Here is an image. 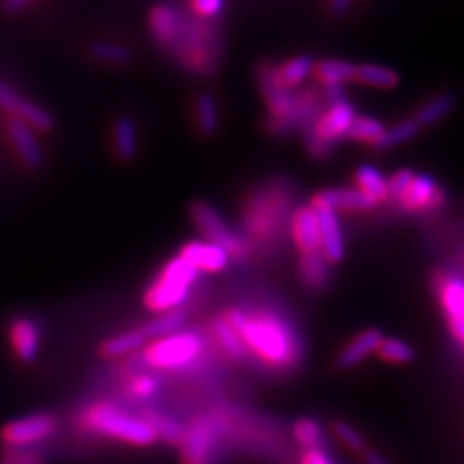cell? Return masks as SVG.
I'll return each mask as SVG.
<instances>
[{
  "label": "cell",
  "mask_w": 464,
  "mask_h": 464,
  "mask_svg": "<svg viewBox=\"0 0 464 464\" xmlns=\"http://www.w3.org/2000/svg\"><path fill=\"white\" fill-rule=\"evenodd\" d=\"M293 237L302 254L322 252L319 248V225L314 206L300 208L293 217Z\"/></svg>",
  "instance_id": "16"
},
{
  "label": "cell",
  "mask_w": 464,
  "mask_h": 464,
  "mask_svg": "<svg viewBox=\"0 0 464 464\" xmlns=\"http://www.w3.org/2000/svg\"><path fill=\"white\" fill-rule=\"evenodd\" d=\"M182 22L184 18L170 6H157L151 10L150 16V27L153 37L167 49H172L174 43H177L182 29Z\"/></svg>",
  "instance_id": "19"
},
{
  "label": "cell",
  "mask_w": 464,
  "mask_h": 464,
  "mask_svg": "<svg viewBox=\"0 0 464 464\" xmlns=\"http://www.w3.org/2000/svg\"><path fill=\"white\" fill-rule=\"evenodd\" d=\"M412 179H414V172L409 169H402V170L395 172L393 177L387 180V199L399 201V198L404 194V190L409 188Z\"/></svg>",
  "instance_id": "39"
},
{
  "label": "cell",
  "mask_w": 464,
  "mask_h": 464,
  "mask_svg": "<svg viewBox=\"0 0 464 464\" xmlns=\"http://www.w3.org/2000/svg\"><path fill=\"white\" fill-rule=\"evenodd\" d=\"M225 0H192V8L201 18H215L223 10Z\"/></svg>",
  "instance_id": "40"
},
{
  "label": "cell",
  "mask_w": 464,
  "mask_h": 464,
  "mask_svg": "<svg viewBox=\"0 0 464 464\" xmlns=\"http://www.w3.org/2000/svg\"><path fill=\"white\" fill-rule=\"evenodd\" d=\"M10 343H12L14 353H16V356L22 362H34L41 344L37 325L32 322V319L18 317L10 327Z\"/></svg>",
  "instance_id": "17"
},
{
  "label": "cell",
  "mask_w": 464,
  "mask_h": 464,
  "mask_svg": "<svg viewBox=\"0 0 464 464\" xmlns=\"http://www.w3.org/2000/svg\"><path fill=\"white\" fill-rule=\"evenodd\" d=\"M215 443V426L208 418H196L184 430L180 449L184 464H206Z\"/></svg>",
  "instance_id": "8"
},
{
  "label": "cell",
  "mask_w": 464,
  "mask_h": 464,
  "mask_svg": "<svg viewBox=\"0 0 464 464\" xmlns=\"http://www.w3.org/2000/svg\"><path fill=\"white\" fill-rule=\"evenodd\" d=\"M145 341H148V337L143 335L141 329H132V331L121 333V335H114V337L103 341V344L99 346V353L105 358L126 356L130 353H134L136 348L143 346Z\"/></svg>",
  "instance_id": "21"
},
{
  "label": "cell",
  "mask_w": 464,
  "mask_h": 464,
  "mask_svg": "<svg viewBox=\"0 0 464 464\" xmlns=\"http://www.w3.org/2000/svg\"><path fill=\"white\" fill-rule=\"evenodd\" d=\"M161 277L170 279V281H177V283H180V285L190 288V286L198 281L199 271H198L194 266L188 264L186 259H182V257L179 256L177 259L169 261V264L165 266V269L161 271Z\"/></svg>",
  "instance_id": "36"
},
{
  "label": "cell",
  "mask_w": 464,
  "mask_h": 464,
  "mask_svg": "<svg viewBox=\"0 0 464 464\" xmlns=\"http://www.w3.org/2000/svg\"><path fill=\"white\" fill-rule=\"evenodd\" d=\"M312 72H314L312 58L296 56V58H290V61L285 63L281 68H275V76H277L279 83L285 87V90H290V87L300 85L312 74Z\"/></svg>",
  "instance_id": "25"
},
{
  "label": "cell",
  "mask_w": 464,
  "mask_h": 464,
  "mask_svg": "<svg viewBox=\"0 0 464 464\" xmlns=\"http://www.w3.org/2000/svg\"><path fill=\"white\" fill-rule=\"evenodd\" d=\"M443 201V192L440 190L438 182H435L428 174H414L409 188H406L404 194L399 198L401 208L406 211H424L438 208Z\"/></svg>",
  "instance_id": "9"
},
{
  "label": "cell",
  "mask_w": 464,
  "mask_h": 464,
  "mask_svg": "<svg viewBox=\"0 0 464 464\" xmlns=\"http://www.w3.org/2000/svg\"><path fill=\"white\" fill-rule=\"evenodd\" d=\"M354 119H356V112L348 101L341 99V101H335V103H331V107L319 116L308 136L306 143H308L310 155L325 159L331 153L333 145L346 136L348 128H351Z\"/></svg>",
  "instance_id": "3"
},
{
  "label": "cell",
  "mask_w": 464,
  "mask_h": 464,
  "mask_svg": "<svg viewBox=\"0 0 464 464\" xmlns=\"http://www.w3.org/2000/svg\"><path fill=\"white\" fill-rule=\"evenodd\" d=\"M295 435L304 447L314 449L319 443V440H322V428H319L315 420L304 418V420H298V422H296Z\"/></svg>",
  "instance_id": "37"
},
{
  "label": "cell",
  "mask_w": 464,
  "mask_h": 464,
  "mask_svg": "<svg viewBox=\"0 0 464 464\" xmlns=\"http://www.w3.org/2000/svg\"><path fill=\"white\" fill-rule=\"evenodd\" d=\"M348 6H351V0H331V12L335 14V16L344 14Z\"/></svg>",
  "instance_id": "45"
},
{
  "label": "cell",
  "mask_w": 464,
  "mask_h": 464,
  "mask_svg": "<svg viewBox=\"0 0 464 464\" xmlns=\"http://www.w3.org/2000/svg\"><path fill=\"white\" fill-rule=\"evenodd\" d=\"M180 257L186 259L188 264L194 266L199 273L201 271H223L228 264V254L219 248V246H215L211 242H190L186 244Z\"/></svg>",
  "instance_id": "14"
},
{
  "label": "cell",
  "mask_w": 464,
  "mask_h": 464,
  "mask_svg": "<svg viewBox=\"0 0 464 464\" xmlns=\"http://www.w3.org/2000/svg\"><path fill=\"white\" fill-rule=\"evenodd\" d=\"M333 431H335L337 438L356 453H364L366 451V441L362 438L360 431H356L353 426H348L346 422H335L333 424Z\"/></svg>",
  "instance_id": "38"
},
{
  "label": "cell",
  "mask_w": 464,
  "mask_h": 464,
  "mask_svg": "<svg viewBox=\"0 0 464 464\" xmlns=\"http://www.w3.org/2000/svg\"><path fill=\"white\" fill-rule=\"evenodd\" d=\"M186 322V314L180 310H172V312H165L163 315H159L153 322H150L148 325H143L141 331L143 335L148 337V341L151 339H163L167 335H172L177 333Z\"/></svg>",
  "instance_id": "30"
},
{
  "label": "cell",
  "mask_w": 464,
  "mask_h": 464,
  "mask_svg": "<svg viewBox=\"0 0 464 464\" xmlns=\"http://www.w3.org/2000/svg\"><path fill=\"white\" fill-rule=\"evenodd\" d=\"M441 304L449 319V329L459 343L464 341V288L459 277H447L440 286Z\"/></svg>",
  "instance_id": "12"
},
{
  "label": "cell",
  "mask_w": 464,
  "mask_h": 464,
  "mask_svg": "<svg viewBox=\"0 0 464 464\" xmlns=\"http://www.w3.org/2000/svg\"><path fill=\"white\" fill-rule=\"evenodd\" d=\"M141 420L153 430L157 440H163L172 445H180L184 428L177 422V420H172V418H169L161 412H155V411H145L141 414Z\"/></svg>",
  "instance_id": "23"
},
{
  "label": "cell",
  "mask_w": 464,
  "mask_h": 464,
  "mask_svg": "<svg viewBox=\"0 0 464 464\" xmlns=\"http://www.w3.org/2000/svg\"><path fill=\"white\" fill-rule=\"evenodd\" d=\"M0 107L8 111L16 121L35 130H45L47 132V130L54 128V119L47 109H43L37 103H34V101L22 97L16 90H12L10 85L3 82H0Z\"/></svg>",
  "instance_id": "6"
},
{
  "label": "cell",
  "mask_w": 464,
  "mask_h": 464,
  "mask_svg": "<svg viewBox=\"0 0 464 464\" xmlns=\"http://www.w3.org/2000/svg\"><path fill=\"white\" fill-rule=\"evenodd\" d=\"M196 121L198 130L203 136H213L219 128V109L217 101L209 93H201L196 101Z\"/></svg>",
  "instance_id": "31"
},
{
  "label": "cell",
  "mask_w": 464,
  "mask_h": 464,
  "mask_svg": "<svg viewBox=\"0 0 464 464\" xmlns=\"http://www.w3.org/2000/svg\"><path fill=\"white\" fill-rule=\"evenodd\" d=\"M188 286L170 281L165 277H159V281L145 293L143 302L145 306L153 312H172L177 310L180 304L188 298Z\"/></svg>",
  "instance_id": "13"
},
{
  "label": "cell",
  "mask_w": 464,
  "mask_h": 464,
  "mask_svg": "<svg viewBox=\"0 0 464 464\" xmlns=\"http://www.w3.org/2000/svg\"><path fill=\"white\" fill-rule=\"evenodd\" d=\"M34 0H3V10L8 14H16L20 10H24L25 6L32 5Z\"/></svg>",
  "instance_id": "43"
},
{
  "label": "cell",
  "mask_w": 464,
  "mask_h": 464,
  "mask_svg": "<svg viewBox=\"0 0 464 464\" xmlns=\"http://www.w3.org/2000/svg\"><path fill=\"white\" fill-rule=\"evenodd\" d=\"M315 76L319 82L327 85H344L353 82L356 76V66L348 61H322L315 68Z\"/></svg>",
  "instance_id": "27"
},
{
  "label": "cell",
  "mask_w": 464,
  "mask_h": 464,
  "mask_svg": "<svg viewBox=\"0 0 464 464\" xmlns=\"http://www.w3.org/2000/svg\"><path fill=\"white\" fill-rule=\"evenodd\" d=\"M312 206L327 208L331 211H368L375 206V201L364 192H360L358 188H329V190L315 194Z\"/></svg>",
  "instance_id": "11"
},
{
  "label": "cell",
  "mask_w": 464,
  "mask_h": 464,
  "mask_svg": "<svg viewBox=\"0 0 464 464\" xmlns=\"http://www.w3.org/2000/svg\"><path fill=\"white\" fill-rule=\"evenodd\" d=\"M375 353L382 360L393 362V364H411L414 360V348L401 339H382Z\"/></svg>",
  "instance_id": "34"
},
{
  "label": "cell",
  "mask_w": 464,
  "mask_h": 464,
  "mask_svg": "<svg viewBox=\"0 0 464 464\" xmlns=\"http://www.w3.org/2000/svg\"><path fill=\"white\" fill-rule=\"evenodd\" d=\"M364 460H366V464H391L385 457H382L380 453H375V451H372V449H366L364 453Z\"/></svg>",
  "instance_id": "44"
},
{
  "label": "cell",
  "mask_w": 464,
  "mask_h": 464,
  "mask_svg": "<svg viewBox=\"0 0 464 464\" xmlns=\"http://www.w3.org/2000/svg\"><path fill=\"white\" fill-rule=\"evenodd\" d=\"M302 464H333V462L324 451H319V449L314 447V449H308L306 455L302 457Z\"/></svg>",
  "instance_id": "42"
},
{
  "label": "cell",
  "mask_w": 464,
  "mask_h": 464,
  "mask_svg": "<svg viewBox=\"0 0 464 464\" xmlns=\"http://www.w3.org/2000/svg\"><path fill=\"white\" fill-rule=\"evenodd\" d=\"M418 132H420V128L412 119L402 121L395 126L385 128L383 134L377 138V141H373V150H377V151L395 150V148H399V145L411 141L414 136H418Z\"/></svg>",
  "instance_id": "28"
},
{
  "label": "cell",
  "mask_w": 464,
  "mask_h": 464,
  "mask_svg": "<svg viewBox=\"0 0 464 464\" xmlns=\"http://www.w3.org/2000/svg\"><path fill=\"white\" fill-rule=\"evenodd\" d=\"M92 54L101 63L107 64H128L132 53L126 47L119 45V43H109V41H95L92 45Z\"/></svg>",
  "instance_id": "35"
},
{
  "label": "cell",
  "mask_w": 464,
  "mask_h": 464,
  "mask_svg": "<svg viewBox=\"0 0 464 464\" xmlns=\"http://www.w3.org/2000/svg\"><path fill=\"white\" fill-rule=\"evenodd\" d=\"M213 329H215V335H217V339H219L221 346L232 358L240 360L246 356V346L238 335V331L232 329L225 317H217L213 322Z\"/></svg>",
  "instance_id": "33"
},
{
  "label": "cell",
  "mask_w": 464,
  "mask_h": 464,
  "mask_svg": "<svg viewBox=\"0 0 464 464\" xmlns=\"http://www.w3.org/2000/svg\"><path fill=\"white\" fill-rule=\"evenodd\" d=\"M360 83L377 87V90H393L399 83V74L395 70L385 68V66H377V64H360L356 66V76Z\"/></svg>",
  "instance_id": "26"
},
{
  "label": "cell",
  "mask_w": 464,
  "mask_h": 464,
  "mask_svg": "<svg viewBox=\"0 0 464 464\" xmlns=\"http://www.w3.org/2000/svg\"><path fill=\"white\" fill-rule=\"evenodd\" d=\"M83 422L93 431L107 435V438L119 440L130 445L148 447L157 441L153 430L143 422L141 416H134L121 411L119 406L99 402L87 411Z\"/></svg>",
  "instance_id": "1"
},
{
  "label": "cell",
  "mask_w": 464,
  "mask_h": 464,
  "mask_svg": "<svg viewBox=\"0 0 464 464\" xmlns=\"http://www.w3.org/2000/svg\"><path fill=\"white\" fill-rule=\"evenodd\" d=\"M382 339H383L382 333L377 329L362 331L351 344H346L339 353L337 362H335L337 370H343V372L351 370L356 364H360V362H364L372 353H375V348H377V344H380Z\"/></svg>",
  "instance_id": "18"
},
{
  "label": "cell",
  "mask_w": 464,
  "mask_h": 464,
  "mask_svg": "<svg viewBox=\"0 0 464 464\" xmlns=\"http://www.w3.org/2000/svg\"><path fill=\"white\" fill-rule=\"evenodd\" d=\"M130 391L140 399H150L157 391V382L150 375H140L132 382V385H130Z\"/></svg>",
  "instance_id": "41"
},
{
  "label": "cell",
  "mask_w": 464,
  "mask_h": 464,
  "mask_svg": "<svg viewBox=\"0 0 464 464\" xmlns=\"http://www.w3.org/2000/svg\"><path fill=\"white\" fill-rule=\"evenodd\" d=\"M114 151L119 155L121 161H132L138 151V132H136V122L128 116L116 121L114 124Z\"/></svg>",
  "instance_id": "20"
},
{
  "label": "cell",
  "mask_w": 464,
  "mask_h": 464,
  "mask_svg": "<svg viewBox=\"0 0 464 464\" xmlns=\"http://www.w3.org/2000/svg\"><path fill=\"white\" fill-rule=\"evenodd\" d=\"M238 335L244 346L252 348L257 356L271 362V364H285L293 354L286 329L271 315H246Z\"/></svg>",
  "instance_id": "2"
},
{
  "label": "cell",
  "mask_w": 464,
  "mask_h": 464,
  "mask_svg": "<svg viewBox=\"0 0 464 464\" xmlns=\"http://www.w3.org/2000/svg\"><path fill=\"white\" fill-rule=\"evenodd\" d=\"M56 428L53 414H34L22 420H14L0 431V438L10 447H25L49 438Z\"/></svg>",
  "instance_id": "7"
},
{
  "label": "cell",
  "mask_w": 464,
  "mask_h": 464,
  "mask_svg": "<svg viewBox=\"0 0 464 464\" xmlns=\"http://www.w3.org/2000/svg\"><path fill=\"white\" fill-rule=\"evenodd\" d=\"M319 225V248L329 264H341L344 257V240L337 213L327 208H315Z\"/></svg>",
  "instance_id": "10"
},
{
  "label": "cell",
  "mask_w": 464,
  "mask_h": 464,
  "mask_svg": "<svg viewBox=\"0 0 464 464\" xmlns=\"http://www.w3.org/2000/svg\"><path fill=\"white\" fill-rule=\"evenodd\" d=\"M383 130L385 126L382 124V121L372 119V116H356L344 138L373 145V141H377V138L383 134Z\"/></svg>",
  "instance_id": "32"
},
{
  "label": "cell",
  "mask_w": 464,
  "mask_h": 464,
  "mask_svg": "<svg viewBox=\"0 0 464 464\" xmlns=\"http://www.w3.org/2000/svg\"><path fill=\"white\" fill-rule=\"evenodd\" d=\"M201 339L196 333H172L163 339L151 343L143 353V360L151 368L159 370H172L182 368L199 354Z\"/></svg>",
  "instance_id": "4"
},
{
  "label": "cell",
  "mask_w": 464,
  "mask_h": 464,
  "mask_svg": "<svg viewBox=\"0 0 464 464\" xmlns=\"http://www.w3.org/2000/svg\"><path fill=\"white\" fill-rule=\"evenodd\" d=\"M453 107H455V97L451 93H441L438 97H433L431 101H428L426 105L420 107L412 121L418 124V128L433 126L440 121H443L445 116L453 111Z\"/></svg>",
  "instance_id": "24"
},
{
  "label": "cell",
  "mask_w": 464,
  "mask_h": 464,
  "mask_svg": "<svg viewBox=\"0 0 464 464\" xmlns=\"http://www.w3.org/2000/svg\"><path fill=\"white\" fill-rule=\"evenodd\" d=\"M358 190L370 196L375 203L387 199V179L372 165H362L356 170Z\"/></svg>",
  "instance_id": "29"
},
{
  "label": "cell",
  "mask_w": 464,
  "mask_h": 464,
  "mask_svg": "<svg viewBox=\"0 0 464 464\" xmlns=\"http://www.w3.org/2000/svg\"><path fill=\"white\" fill-rule=\"evenodd\" d=\"M190 215L196 227L206 235L208 242L219 246V248H223L228 256H244V242L227 227L223 217L217 213L215 208H211L208 201L192 203Z\"/></svg>",
  "instance_id": "5"
},
{
  "label": "cell",
  "mask_w": 464,
  "mask_h": 464,
  "mask_svg": "<svg viewBox=\"0 0 464 464\" xmlns=\"http://www.w3.org/2000/svg\"><path fill=\"white\" fill-rule=\"evenodd\" d=\"M329 261L322 252H310V254H302L300 257V277L312 288H322L325 286L329 279V269H327Z\"/></svg>",
  "instance_id": "22"
},
{
  "label": "cell",
  "mask_w": 464,
  "mask_h": 464,
  "mask_svg": "<svg viewBox=\"0 0 464 464\" xmlns=\"http://www.w3.org/2000/svg\"><path fill=\"white\" fill-rule=\"evenodd\" d=\"M8 134H10V140L14 141V145H16L22 161L29 169H39L43 165V159H45V157H43L41 143L37 141L34 128L16 121V119H12L8 122Z\"/></svg>",
  "instance_id": "15"
}]
</instances>
